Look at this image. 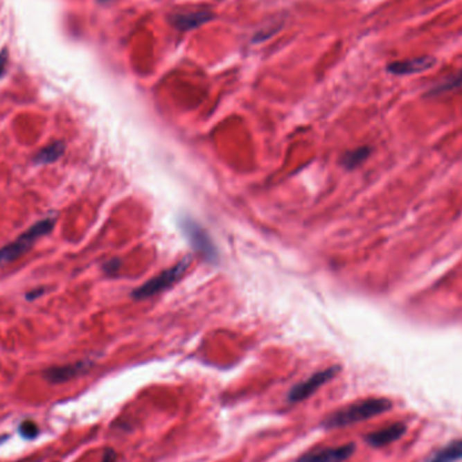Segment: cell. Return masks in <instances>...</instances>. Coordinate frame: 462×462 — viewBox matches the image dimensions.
<instances>
[{"mask_svg":"<svg viewBox=\"0 0 462 462\" xmlns=\"http://www.w3.org/2000/svg\"><path fill=\"white\" fill-rule=\"evenodd\" d=\"M4 58H6V55H1V58H0V75H1L3 68H4Z\"/></svg>","mask_w":462,"mask_h":462,"instance_id":"19","label":"cell"},{"mask_svg":"<svg viewBox=\"0 0 462 462\" xmlns=\"http://www.w3.org/2000/svg\"><path fill=\"white\" fill-rule=\"evenodd\" d=\"M407 427L405 423H393L388 427H384L381 430H377L375 433H371V434L366 435L365 436V441L371 445V446H375V447H382V446H387L398 439H400L405 433H406Z\"/></svg>","mask_w":462,"mask_h":462,"instance_id":"10","label":"cell"},{"mask_svg":"<svg viewBox=\"0 0 462 462\" xmlns=\"http://www.w3.org/2000/svg\"><path fill=\"white\" fill-rule=\"evenodd\" d=\"M17 462H38V460H33V459H28V460H22V461Z\"/></svg>","mask_w":462,"mask_h":462,"instance_id":"20","label":"cell"},{"mask_svg":"<svg viewBox=\"0 0 462 462\" xmlns=\"http://www.w3.org/2000/svg\"><path fill=\"white\" fill-rule=\"evenodd\" d=\"M338 371H339L338 366H331V368H327L325 371L317 372L311 377H308L307 380L301 381L299 384H296L288 392V402L290 403H300V402L308 399L322 385H325L331 379H334L335 375L338 373Z\"/></svg>","mask_w":462,"mask_h":462,"instance_id":"4","label":"cell"},{"mask_svg":"<svg viewBox=\"0 0 462 462\" xmlns=\"http://www.w3.org/2000/svg\"><path fill=\"white\" fill-rule=\"evenodd\" d=\"M89 366H91V362H87V361L69 364V365H61V366H52L44 371V379L49 381L51 384H62V382H66V381L80 376L84 372L88 371Z\"/></svg>","mask_w":462,"mask_h":462,"instance_id":"9","label":"cell"},{"mask_svg":"<svg viewBox=\"0 0 462 462\" xmlns=\"http://www.w3.org/2000/svg\"><path fill=\"white\" fill-rule=\"evenodd\" d=\"M214 18V14L208 10L192 11V12H179L169 17V22L173 28L180 31H190L193 28H200L210 22Z\"/></svg>","mask_w":462,"mask_h":462,"instance_id":"8","label":"cell"},{"mask_svg":"<svg viewBox=\"0 0 462 462\" xmlns=\"http://www.w3.org/2000/svg\"><path fill=\"white\" fill-rule=\"evenodd\" d=\"M435 62H436V60L433 55H422V57H415V58H408V60L391 62L387 66V71L392 75H396V76H406V75H414V73H420V72L429 71L430 68L434 66Z\"/></svg>","mask_w":462,"mask_h":462,"instance_id":"7","label":"cell"},{"mask_svg":"<svg viewBox=\"0 0 462 462\" xmlns=\"http://www.w3.org/2000/svg\"><path fill=\"white\" fill-rule=\"evenodd\" d=\"M181 229L184 234L187 236V238L190 240V245L195 247L196 251H199L207 261H217V249L215 246L213 245L204 229H202L196 222H193L190 217L183 219Z\"/></svg>","mask_w":462,"mask_h":462,"instance_id":"5","label":"cell"},{"mask_svg":"<svg viewBox=\"0 0 462 462\" xmlns=\"http://www.w3.org/2000/svg\"><path fill=\"white\" fill-rule=\"evenodd\" d=\"M190 258L181 260L175 267L163 271L159 276L153 277L152 280H149L148 283L142 284L139 288L134 290L132 292V296L134 299H148V298H152L165 290H168L169 287H172L176 281H179L183 277V274L190 267Z\"/></svg>","mask_w":462,"mask_h":462,"instance_id":"3","label":"cell"},{"mask_svg":"<svg viewBox=\"0 0 462 462\" xmlns=\"http://www.w3.org/2000/svg\"><path fill=\"white\" fill-rule=\"evenodd\" d=\"M369 154H371V148L362 146V148H358V149L352 150V152H348L342 159V163L348 169H354L358 165L364 163L369 157Z\"/></svg>","mask_w":462,"mask_h":462,"instance_id":"13","label":"cell"},{"mask_svg":"<svg viewBox=\"0 0 462 462\" xmlns=\"http://www.w3.org/2000/svg\"><path fill=\"white\" fill-rule=\"evenodd\" d=\"M391 408L392 403L388 399L384 398L364 399L346 407L339 408L327 415L323 420V427L327 430L348 427L359 422H365L371 418L379 416L381 414H385Z\"/></svg>","mask_w":462,"mask_h":462,"instance_id":"1","label":"cell"},{"mask_svg":"<svg viewBox=\"0 0 462 462\" xmlns=\"http://www.w3.org/2000/svg\"><path fill=\"white\" fill-rule=\"evenodd\" d=\"M102 1H109V0H102Z\"/></svg>","mask_w":462,"mask_h":462,"instance_id":"21","label":"cell"},{"mask_svg":"<svg viewBox=\"0 0 462 462\" xmlns=\"http://www.w3.org/2000/svg\"><path fill=\"white\" fill-rule=\"evenodd\" d=\"M462 460V439L454 441L438 450L427 462H457Z\"/></svg>","mask_w":462,"mask_h":462,"instance_id":"12","label":"cell"},{"mask_svg":"<svg viewBox=\"0 0 462 462\" xmlns=\"http://www.w3.org/2000/svg\"><path fill=\"white\" fill-rule=\"evenodd\" d=\"M19 434L22 435L24 439L31 441L39 434V427L33 420H25L19 425Z\"/></svg>","mask_w":462,"mask_h":462,"instance_id":"15","label":"cell"},{"mask_svg":"<svg viewBox=\"0 0 462 462\" xmlns=\"http://www.w3.org/2000/svg\"><path fill=\"white\" fill-rule=\"evenodd\" d=\"M121 267H122V261L118 260V258H114V260H109V261H107V263L105 264L103 269H105L106 274L114 276V274H116L118 271L121 269Z\"/></svg>","mask_w":462,"mask_h":462,"instance_id":"16","label":"cell"},{"mask_svg":"<svg viewBox=\"0 0 462 462\" xmlns=\"http://www.w3.org/2000/svg\"><path fill=\"white\" fill-rule=\"evenodd\" d=\"M46 290L45 288H37V290H33L26 294V299L28 300H35L38 298H41L42 295H45Z\"/></svg>","mask_w":462,"mask_h":462,"instance_id":"18","label":"cell"},{"mask_svg":"<svg viewBox=\"0 0 462 462\" xmlns=\"http://www.w3.org/2000/svg\"><path fill=\"white\" fill-rule=\"evenodd\" d=\"M65 152V143L62 141H55L53 143L48 145L46 148L41 149L35 157H34V163L37 165H48L58 161Z\"/></svg>","mask_w":462,"mask_h":462,"instance_id":"11","label":"cell"},{"mask_svg":"<svg viewBox=\"0 0 462 462\" xmlns=\"http://www.w3.org/2000/svg\"><path fill=\"white\" fill-rule=\"evenodd\" d=\"M55 226V217H46L35 224H33L22 236H19L14 242L0 249V265L12 263L26 254L30 247L37 240L51 234Z\"/></svg>","mask_w":462,"mask_h":462,"instance_id":"2","label":"cell"},{"mask_svg":"<svg viewBox=\"0 0 462 462\" xmlns=\"http://www.w3.org/2000/svg\"><path fill=\"white\" fill-rule=\"evenodd\" d=\"M118 460V454L114 449L111 447H107L103 453V459H102V462H116Z\"/></svg>","mask_w":462,"mask_h":462,"instance_id":"17","label":"cell"},{"mask_svg":"<svg viewBox=\"0 0 462 462\" xmlns=\"http://www.w3.org/2000/svg\"><path fill=\"white\" fill-rule=\"evenodd\" d=\"M355 446L353 443H346L335 447H323L308 452L295 462H344L353 456Z\"/></svg>","mask_w":462,"mask_h":462,"instance_id":"6","label":"cell"},{"mask_svg":"<svg viewBox=\"0 0 462 462\" xmlns=\"http://www.w3.org/2000/svg\"><path fill=\"white\" fill-rule=\"evenodd\" d=\"M462 85V69L459 72V73H456L454 76H452V78H449L446 82H441V84H438L436 87H434L433 89H430V92H429V95L432 96H435V95H441V94H443V92H447V91H452V89H456V88H459V87H461Z\"/></svg>","mask_w":462,"mask_h":462,"instance_id":"14","label":"cell"}]
</instances>
